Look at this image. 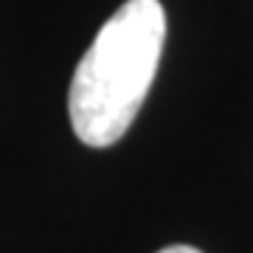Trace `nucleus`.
Instances as JSON below:
<instances>
[{"mask_svg":"<svg viewBox=\"0 0 253 253\" xmlns=\"http://www.w3.org/2000/svg\"><path fill=\"white\" fill-rule=\"evenodd\" d=\"M163 40L161 0H126L99 28L68 90L71 126L82 144L104 149L124 138L155 82Z\"/></svg>","mask_w":253,"mask_h":253,"instance_id":"nucleus-1","label":"nucleus"},{"mask_svg":"<svg viewBox=\"0 0 253 253\" xmlns=\"http://www.w3.org/2000/svg\"><path fill=\"white\" fill-rule=\"evenodd\" d=\"M158 253H203V251L191 248V245H169V248H163V251H158Z\"/></svg>","mask_w":253,"mask_h":253,"instance_id":"nucleus-2","label":"nucleus"}]
</instances>
